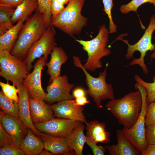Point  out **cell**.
I'll list each match as a JSON object with an SVG mask.
<instances>
[{
  "instance_id": "1",
  "label": "cell",
  "mask_w": 155,
  "mask_h": 155,
  "mask_svg": "<svg viewBox=\"0 0 155 155\" xmlns=\"http://www.w3.org/2000/svg\"><path fill=\"white\" fill-rule=\"evenodd\" d=\"M137 90L121 98L111 100L105 105L119 123L126 129H130L134 125L141 113L142 98L140 90Z\"/></svg>"
},
{
  "instance_id": "2",
  "label": "cell",
  "mask_w": 155,
  "mask_h": 155,
  "mask_svg": "<svg viewBox=\"0 0 155 155\" xmlns=\"http://www.w3.org/2000/svg\"><path fill=\"white\" fill-rule=\"evenodd\" d=\"M47 29L44 15L37 11L24 24L11 54L21 60L25 58L31 47Z\"/></svg>"
},
{
  "instance_id": "3",
  "label": "cell",
  "mask_w": 155,
  "mask_h": 155,
  "mask_svg": "<svg viewBox=\"0 0 155 155\" xmlns=\"http://www.w3.org/2000/svg\"><path fill=\"white\" fill-rule=\"evenodd\" d=\"M85 0H70L64 9L52 19L51 25L73 37L80 33L88 20L81 14Z\"/></svg>"
},
{
  "instance_id": "4",
  "label": "cell",
  "mask_w": 155,
  "mask_h": 155,
  "mask_svg": "<svg viewBox=\"0 0 155 155\" xmlns=\"http://www.w3.org/2000/svg\"><path fill=\"white\" fill-rule=\"evenodd\" d=\"M109 34V29L103 24L99 27L98 34L92 39L89 40L75 39L87 53L88 59L83 65L87 70L93 72L102 67L101 59L111 54L110 50L107 47Z\"/></svg>"
},
{
  "instance_id": "5",
  "label": "cell",
  "mask_w": 155,
  "mask_h": 155,
  "mask_svg": "<svg viewBox=\"0 0 155 155\" xmlns=\"http://www.w3.org/2000/svg\"><path fill=\"white\" fill-rule=\"evenodd\" d=\"M73 58L75 66L80 68L85 75L86 82L88 87V89L86 91V93L93 98L98 108H102V100L115 98L112 85L106 82L108 63L106 64L104 71L99 73L98 77L95 78L90 75L84 67L79 57L73 56Z\"/></svg>"
},
{
  "instance_id": "6",
  "label": "cell",
  "mask_w": 155,
  "mask_h": 155,
  "mask_svg": "<svg viewBox=\"0 0 155 155\" xmlns=\"http://www.w3.org/2000/svg\"><path fill=\"white\" fill-rule=\"evenodd\" d=\"M155 30V15H153L150 18V23L144 34L137 43L133 45L130 44L128 40L123 39L121 34V36L118 37L111 44L117 40H122L126 44L128 49L125 57L128 60L133 58V55L135 52L139 51L140 53V57L138 59H133L129 65H138L142 68L144 72L147 74L148 71L144 62V59L147 51H149L151 52L155 51V44L152 43V35Z\"/></svg>"
},
{
  "instance_id": "7",
  "label": "cell",
  "mask_w": 155,
  "mask_h": 155,
  "mask_svg": "<svg viewBox=\"0 0 155 155\" xmlns=\"http://www.w3.org/2000/svg\"><path fill=\"white\" fill-rule=\"evenodd\" d=\"M135 88L139 90L142 95V104L140 116L134 125L129 129L121 130L126 138L141 152L148 144L146 139L145 118L148 103L146 101L147 92L146 88L136 83Z\"/></svg>"
},
{
  "instance_id": "8",
  "label": "cell",
  "mask_w": 155,
  "mask_h": 155,
  "mask_svg": "<svg viewBox=\"0 0 155 155\" xmlns=\"http://www.w3.org/2000/svg\"><path fill=\"white\" fill-rule=\"evenodd\" d=\"M22 60L12 55L6 50L0 51V76L11 81L16 86L23 83L28 73Z\"/></svg>"
},
{
  "instance_id": "9",
  "label": "cell",
  "mask_w": 155,
  "mask_h": 155,
  "mask_svg": "<svg viewBox=\"0 0 155 155\" xmlns=\"http://www.w3.org/2000/svg\"><path fill=\"white\" fill-rule=\"evenodd\" d=\"M55 32L51 26L47 28L41 37L34 43L28 51L23 61L30 73L33 67L32 63L37 58L43 56L47 61L48 56L56 46Z\"/></svg>"
},
{
  "instance_id": "10",
  "label": "cell",
  "mask_w": 155,
  "mask_h": 155,
  "mask_svg": "<svg viewBox=\"0 0 155 155\" xmlns=\"http://www.w3.org/2000/svg\"><path fill=\"white\" fill-rule=\"evenodd\" d=\"M83 122L61 118H54L44 123L34 124L36 128L51 136L67 139L73 130Z\"/></svg>"
},
{
  "instance_id": "11",
  "label": "cell",
  "mask_w": 155,
  "mask_h": 155,
  "mask_svg": "<svg viewBox=\"0 0 155 155\" xmlns=\"http://www.w3.org/2000/svg\"><path fill=\"white\" fill-rule=\"evenodd\" d=\"M46 62L43 56L37 59L33 67V71L28 74L24 80L23 84L27 88L29 95L32 98L46 100L47 93L42 87L41 74Z\"/></svg>"
},
{
  "instance_id": "12",
  "label": "cell",
  "mask_w": 155,
  "mask_h": 155,
  "mask_svg": "<svg viewBox=\"0 0 155 155\" xmlns=\"http://www.w3.org/2000/svg\"><path fill=\"white\" fill-rule=\"evenodd\" d=\"M74 85L68 82L66 75L60 76L54 79L47 86L45 101L49 104L67 100H73L70 91Z\"/></svg>"
},
{
  "instance_id": "13",
  "label": "cell",
  "mask_w": 155,
  "mask_h": 155,
  "mask_svg": "<svg viewBox=\"0 0 155 155\" xmlns=\"http://www.w3.org/2000/svg\"><path fill=\"white\" fill-rule=\"evenodd\" d=\"M50 106L54 117L80 121L85 124L87 122L83 112V108L77 105L74 100H63Z\"/></svg>"
},
{
  "instance_id": "14",
  "label": "cell",
  "mask_w": 155,
  "mask_h": 155,
  "mask_svg": "<svg viewBox=\"0 0 155 155\" xmlns=\"http://www.w3.org/2000/svg\"><path fill=\"white\" fill-rule=\"evenodd\" d=\"M0 121L3 128L11 138L15 146L20 148L26 135L27 128L20 119L7 114L1 110Z\"/></svg>"
},
{
  "instance_id": "15",
  "label": "cell",
  "mask_w": 155,
  "mask_h": 155,
  "mask_svg": "<svg viewBox=\"0 0 155 155\" xmlns=\"http://www.w3.org/2000/svg\"><path fill=\"white\" fill-rule=\"evenodd\" d=\"M16 87L18 90V103L20 119L26 127L31 129L36 136L40 138L44 133L40 132L36 128L32 119L28 90L23 83Z\"/></svg>"
},
{
  "instance_id": "16",
  "label": "cell",
  "mask_w": 155,
  "mask_h": 155,
  "mask_svg": "<svg viewBox=\"0 0 155 155\" xmlns=\"http://www.w3.org/2000/svg\"><path fill=\"white\" fill-rule=\"evenodd\" d=\"M29 104L31 118L34 124L46 122L54 118L50 105L44 100L29 98Z\"/></svg>"
},
{
  "instance_id": "17",
  "label": "cell",
  "mask_w": 155,
  "mask_h": 155,
  "mask_svg": "<svg viewBox=\"0 0 155 155\" xmlns=\"http://www.w3.org/2000/svg\"><path fill=\"white\" fill-rule=\"evenodd\" d=\"M51 59L45 64L48 68L47 73L50 76V84L53 80L61 75L62 65L66 62L68 57L61 47L55 46L51 54Z\"/></svg>"
},
{
  "instance_id": "18",
  "label": "cell",
  "mask_w": 155,
  "mask_h": 155,
  "mask_svg": "<svg viewBox=\"0 0 155 155\" xmlns=\"http://www.w3.org/2000/svg\"><path fill=\"white\" fill-rule=\"evenodd\" d=\"M117 143L105 147L110 155H139L141 152L136 149L124 136L121 130L116 131Z\"/></svg>"
},
{
  "instance_id": "19",
  "label": "cell",
  "mask_w": 155,
  "mask_h": 155,
  "mask_svg": "<svg viewBox=\"0 0 155 155\" xmlns=\"http://www.w3.org/2000/svg\"><path fill=\"white\" fill-rule=\"evenodd\" d=\"M44 133V135L40 138L44 142V149L53 155H71L73 154L69 146L67 139Z\"/></svg>"
},
{
  "instance_id": "20",
  "label": "cell",
  "mask_w": 155,
  "mask_h": 155,
  "mask_svg": "<svg viewBox=\"0 0 155 155\" xmlns=\"http://www.w3.org/2000/svg\"><path fill=\"white\" fill-rule=\"evenodd\" d=\"M86 124V136L94 140L97 144L100 143L107 144L110 142L111 134L106 130L104 123L94 120L87 122Z\"/></svg>"
},
{
  "instance_id": "21",
  "label": "cell",
  "mask_w": 155,
  "mask_h": 155,
  "mask_svg": "<svg viewBox=\"0 0 155 155\" xmlns=\"http://www.w3.org/2000/svg\"><path fill=\"white\" fill-rule=\"evenodd\" d=\"M20 148L26 155H39L44 149V142L31 129L27 128L26 135L21 142Z\"/></svg>"
},
{
  "instance_id": "22",
  "label": "cell",
  "mask_w": 155,
  "mask_h": 155,
  "mask_svg": "<svg viewBox=\"0 0 155 155\" xmlns=\"http://www.w3.org/2000/svg\"><path fill=\"white\" fill-rule=\"evenodd\" d=\"M83 123L75 127L67 139L69 146L76 155H83L84 146L86 142V136L84 133L85 126Z\"/></svg>"
},
{
  "instance_id": "23",
  "label": "cell",
  "mask_w": 155,
  "mask_h": 155,
  "mask_svg": "<svg viewBox=\"0 0 155 155\" xmlns=\"http://www.w3.org/2000/svg\"><path fill=\"white\" fill-rule=\"evenodd\" d=\"M38 6L37 0H24L16 8L11 18L12 23L13 24L20 21H26L37 9Z\"/></svg>"
},
{
  "instance_id": "24",
  "label": "cell",
  "mask_w": 155,
  "mask_h": 155,
  "mask_svg": "<svg viewBox=\"0 0 155 155\" xmlns=\"http://www.w3.org/2000/svg\"><path fill=\"white\" fill-rule=\"evenodd\" d=\"M24 22L22 21L18 22L13 27L0 36V51L6 50L11 52L23 26Z\"/></svg>"
},
{
  "instance_id": "25",
  "label": "cell",
  "mask_w": 155,
  "mask_h": 155,
  "mask_svg": "<svg viewBox=\"0 0 155 155\" xmlns=\"http://www.w3.org/2000/svg\"><path fill=\"white\" fill-rule=\"evenodd\" d=\"M15 9L0 4V36L14 26L11 18Z\"/></svg>"
},
{
  "instance_id": "26",
  "label": "cell",
  "mask_w": 155,
  "mask_h": 155,
  "mask_svg": "<svg viewBox=\"0 0 155 155\" xmlns=\"http://www.w3.org/2000/svg\"><path fill=\"white\" fill-rule=\"evenodd\" d=\"M0 107L4 113L20 119L18 103L6 96L2 90L0 91Z\"/></svg>"
},
{
  "instance_id": "27",
  "label": "cell",
  "mask_w": 155,
  "mask_h": 155,
  "mask_svg": "<svg viewBox=\"0 0 155 155\" xmlns=\"http://www.w3.org/2000/svg\"><path fill=\"white\" fill-rule=\"evenodd\" d=\"M135 81L143 86L147 92L146 101L148 104L155 100V75L153 77V82H148L144 81L138 74L134 76Z\"/></svg>"
},
{
  "instance_id": "28",
  "label": "cell",
  "mask_w": 155,
  "mask_h": 155,
  "mask_svg": "<svg viewBox=\"0 0 155 155\" xmlns=\"http://www.w3.org/2000/svg\"><path fill=\"white\" fill-rule=\"evenodd\" d=\"M38 6L37 10L44 15L47 28L51 26L52 15L51 5L52 0H37Z\"/></svg>"
},
{
  "instance_id": "29",
  "label": "cell",
  "mask_w": 155,
  "mask_h": 155,
  "mask_svg": "<svg viewBox=\"0 0 155 155\" xmlns=\"http://www.w3.org/2000/svg\"><path fill=\"white\" fill-rule=\"evenodd\" d=\"M147 3L153 4L155 7V0H132L127 4L121 5L120 10L123 14H127L132 11L137 13L139 7Z\"/></svg>"
},
{
  "instance_id": "30",
  "label": "cell",
  "mask_w": 155,
  "mask_h": 155,
  "mask_svg": "<svg viewBox=\"0 0 155 155\" xmlns=\"http://www.w3.org/2000/svg\"><path fill=\"white\" fill-rule=\"evenodd\" d=\"M104 11L109 18V33L112 34L116 33L117 26L115 25L113 20L112 15V10L114 6L113 0H102Z\"/></svg>"
},
{
  "instance_id": "31",
  "label": "cell",
  "mask_w": 155,
  "mask_h": 155,
  "mask_svg": "<svg viewBox=\"0 0 155 155\" xmlns=\"http://www.w3.org/2000/svg\"><path fill=\"white\" fill-rule=\"evenodd\" d=\"M0 86L4 94L9 99L17 102L19 101L18 95V90L15 85H10L7 81V83L0 82Z\"/></svg>"
},
{
  "instance_id": "32",
  "label": "cell",
  "mask_w": 155,
  "mask_h": 155,
  "mask_svg": "<svg viewBox=\"0 0 155 155\" xmlns=\"http://www.w3.org/2000/svg\"><path fill=\"white\" fill-rule=\"evenodd\" d=\"M14 146L11 138L0 124V147Z\"/></svg>"
},
{
  "instance_id": "33",
  "label": "cell",
  "mask_w": 155,
  "mask_h": 155,
  "mask_svg": "<svg viewBox=\"0 0 155 155\" xmlns=\"http://www.w3.org/2000/svg\"><path fill=\"white\" fill-rule=\"evenodd\" d=\"M155 122V100L148 104L145 118L146 126Z\"/></svg>"
},
{
  "instance_id": "34",
  "label": "cell",
  "mask_w": 155,
  "mask_h": 155,
  "mask_svg": "<svg viewBox=\"0 0 155 155\" xmlns=\"http://www.w3.org/2000/svg\"><path fill=\"white\" fill-rule=\"evenodd\" d=\"M86 142L92 149L94 155H104L106 150L105 147L98 146L94 140L86 136Z\"/></svg>"
},
{
  "instance_id": "35",
  "label": "cell",
  "mask_w": 155,
  "mask_h": 155,
  "mask_svg": "<svg viewBox=\"0 0 155 155\" xmlns=\"http://www.w3.org/2000/svg\"><path fill=\"white\" fill-rule=\"evenodd\" d=\"M0 155H25L24 152L20 148L14 146H9L0 148Z\"/></svg>"
},
{
  "instance_id": "36",
  "label": "cell",
  "mask_w": 155,
  "mask_h": 155,
  "mask_svg": "<svg viewBox=\"0 0 155 155\" xmlns=\"http://www.w3.org/2000/svg\"><path fill=\"white\" fill-rule=\"evenodd\" d=\"M146 139L148 144H155V122L146 126Z\"/></svg>"
},
{
  "instance_id": "37",
  "label": "cell",
  "mask_w": 155,
  "mask_h": 155,
  "mask_svg": "<svg viewBox=\"0 0 155 155\" xmlns=\"http://www.w3.org/2000/svg\"><path fill=\"white\" fill-rule=\"evenodd\" d=\"M24 0H0V4L16 8Z\"/></svg>"
},
{
  "instance_id": "38",
  "label": "cell",
  "mask_w": 155,
  "mask_h": 155,
  "mask_svg": "<svg viewBox=\"0 0 155 155\" xmlns=\"http://www.w3.org/2000/svg\"><path fill=\"white\" fill-rule=\"evenodd\" d=\"M141 153L142 155H155V144H148Z\"/></svg>"
},
{
  "instance_id": "39",
  "label": "cell",
  "mask_w": 155,
  "mask_h": 155,
  "mask_svg": "<svg viewBox=\"0 0 155 155\" xmlns=\"http://www.w3.org/2000/svg\"><path fill=\"white\" fill-rule=\"evenodd\" d=\"M86 91L82 88L78 87L73 90L72 95L75 99L86 96Z\"/></svg>"
},
{
  "instance_id": "40",
  "label": "cell",
  "mask_w": 155,
  "mask_h": 155,
  "mask_svg": "<svg viewBox=\"0 0 155 155\" xmlns=\"http://www.w3.org/2000/svg\"><path fill=\"white\" fill-rule=\"evenodd\" d=\"M74 101L77 105L81 106L89 103L90 102L86 96L76 98Z\"/></svg>"
},
{
  "instance_id": "41",
  "label": "cell",
  "mask_w": 155,
  "mask_h": 155,
  "mask_svg": "<svg viewBox=\"0 0 155 155\" xmlns=\"http://www.w3.org/2000/svg\"><path fill=\"white\" fill-rule=\"evenodd\" d=\"M40 155H52L53 154L48 150L44 149L40 153Z\"/></svg>"
},
{
  "instance_id": "42",
  "label": "cell",
  "mask_w": 155,
  "mask_h": 155,
  "mask_svg": "<svg viewBox=\"0 0 155 155\" xmlns=\"http://www.w3.org/2000/svg\"><path fill=\"white\" fill-rule=\"evenodd\" d=\"M150 57L152 58L155 59V51H153Z\"/></svg>"
}]
</instances>
